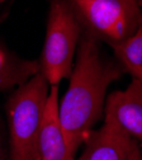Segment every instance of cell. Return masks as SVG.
I'll return each mask as SVG.
<instances>
[{"mask_svg":"<svg viewBox=\"0 0 142 160\" xmlns=\"http://www.w3.org/2000/svg\"><path fill=\"white\" fill-rule=\"evenodd\" d=\"M122 71L120 66L103 60L96 39L88 33L80 37L69 89L58 102L60 125L74 156L103 117L107 89Z\"/></svg>","mask_w":142,"mask_h":160,"instance_id":"obj_1","label":"cell"},{"mask_svg":"<svg viewBox=\"0 0 142 160\" xmlns=\"http://www.w3.org/2000/svg\"><path fill=\"white\" fill-rule=\"evenodd\" d=\"M48 93L47 80L37 72L8 99L12 160H41L39 138Z\"/></svg>","mask_w":142,"mask_h":160,"instance_id":"obj_2","label":"cell"},{"mask_svg":"<svg viewBox=\"0 0 142 160\" xmlns=\"http://www.w3.org/2000/svg\"><path fill=\"white\" fill-rule=\"evenodd\" d=\"M85 33L110 46L142 28L137 0H65Z\"/></svg>","mask_w":142,"mask_h":160,"instance_id":"obj_3","label":"cell"},{"mask_svg":"<svg viewBox=\"0 0 142 160\" xmlns=\"http://www.w3.org/2000/svg\"><path fill=\"white\" fill-rule=\"evenodd\" d=\"M80 37L81 26L74 12L65 0H53L39 61V72L51 87L58 85L62 79L70 78Z\"/></svg>","mask_w":142,"mask_h":160,"instance_id":"obj_4","label":"cell"},{"mask_svg":"<svg viewBox=\"0 0 142 160\" xmlns=\"http://www.w3.org/2000/svg\"><path fill=\"white\" fill-rule=\"evenodd\" d=\"M77 160H131L137 142L109 116L99 130L90 131Z\"/></svg>","mask_w":142,"mask_h":160,"instance_id":"obj_5","label":"cell"},{"mask_svg":"<svg viewBox=\"0 0 142 160\" xmlns=\"http://www.w3.org/2000/svg\"><path fill=\"white\" fill-rule=\"evenodd\" d=\"M104 116L112 117L125 131L142 142V83L133 79L126 90L110 93L105 99Z\"/></svg>","mask_w":142,"mask_h":160,"instance_id":"obj_6","label":"cell"},{"mask_svg":"<svg viewBox=\"0 0 142 160\" xmlns=\"http://www.w3.org/2000/svg\"><path fill=\"white\" fill-rule=\"evenodd\" d=\"M41 160H75L70 152L58 119V88L53 85L45 107L39 138Z\"/></svg>","mask_w":142,"mask_h":160,"instance_id":"obj_7","label":"cell"},{"mask_svg":"<svg viewBox=\"0 0 142 160\" xmlns=\"http://www.w3.org/2000/svg\"><path fill=\"white\" fill-rule=\"evenodd\" d=\"M39 72V64L18 60L0 47V90L22 85Z\"/></svg>","mask_w":142,"mask_h":160,"instance_id":"obj_8","label":"cell"},{"mask_svg":"<svg viewBox=\"0 0 142 160\" xmlns=\"http://www.w3.org/2000/svg\"><path fill=\"white\" fill-rule=\"evenodd\" d=\"M112 48L120 69L142 83V28L133 36L112 45Z\"/></svg>","mask_w":142,"mask_h":160,"instance_id":"obj_9","label":"cell"},{"mask_svg":"<svg viewBox=\"0 0 142 160\" xmlns=\"http://www.w3.org/2000/svg\"><path fill=\"white\" fill-rule=\"evenodd\" d=\"M131 160H142V152H141L138 145L135 148L133 154H132V159H131Z\"/></svg>","mask_w":142,"mask_h":160,"instance_id":"obj_10","label":"cell"},{"mask_svg":"<svg viewBox=\"0 0 142 160\" xmlns=\"http://www.w3.org/2000/svg\"><path fill=\"white\" fill-rule=\"evenodd\" d=\"M137 4H138V7H140V9L142 12V0H137Z\"/></svg>","mask_w":142,"mask_h":160,"instance_id":"obj_11","label":"cell"},{"mask_svg":"<svg viewBox=\"0 0 142 160\" xmlns=\"http://www.w3.org/2000/svg\"><path fill=\"white\" fill-rule=\"evenodd\" d=\"M0 160H2V151H0Z\"/></svg>","mask_w":142,"mask_h":160,"instance_id":"obj_12","label":"cell"}]
</instances>
